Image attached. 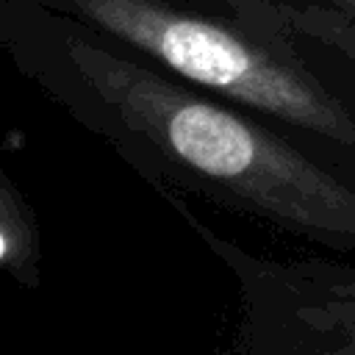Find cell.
Returning <instances> with one entry per match:
<instances>
[{"mask_svg": "<svg viewBox=\"0 0 355 355\" xmlns=\"http://www.w3.org/2000/svg\"><path fill=\"white\" fill-rule=\"evenodd\" d=\"M69 58L119 119L169 158L286 225L355 236V194L269 130L92 44L72 42Z\"/></svg>", "mask_w": 355, "mask_h": 355, "instance_id": "obj_1", "label": "cell"}, {"mask_svg": "<svg viewBox=\"0 0 355 355\" xmlns=\"http://www.w3.org/2000/svg\"><path fill=\"white\" fill-rule=\"evenodd\" d=\"M103 31L130 42L178 75L211 86L300 128L355 144V122L302 69L244 36L158 0H69Z\"/></svg>", "mask_w": 355, "mask_h": 355, "instance_id": "obj_2", "label": "cell"}]
</instances>
